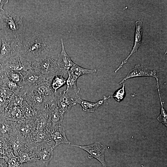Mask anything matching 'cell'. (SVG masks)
I'll list each match as a JSON object with an SVG mask.
<instances>
[{"label":"cell","instance_id":"1","mask_svg":"<svg viewBox=\"0 0 167 167\" xmlns=\"http://www.w3.org/2000/svg\"><path fill=\"white\" fill-rule=\"evenodd\" d=\"M21 42L19 55L29 62L41 59L52 49L49 42L45 37L38 33L32 34L21 40Z\"/></svg>","mask_w":167,"mask_h":167},{"label":"cell","instance_id":"2","mask_svg":"<svg viewBox=\"0 0 167 167\" xmlns=\"http://www.w3.org/2000/svg\"><path fill=\"white\" fill-rule=\"evenodd\" d=\"M0 30L5 34L18 37L23 36L25 32L23 22V16L11 11L0 12Z\"/></svg>","mask_w":167,"mask_h":167},{"label":"cell","instance_id":"3","mask_svg":"<svg viewBox=\"0 0 167 167\" xmlns=\"http://www.w3.org/2000/svg\"><path fill=\"white\" fill-rule=\"evenodd\" d=\"M58 55L51 49L42 58L30 62L32 69L43 74L48 81H51L55 76L58 75Z\"/></svg>","mask_w":167,"mask_h":167},{"label":"cell","instance_id":"4","mask_svg":"<svg viewBox=\"0 0 167 167\" xmlns=\"http://www.w3.org/2000/svg\"><path fill=\"white\" fill-rule=\"evenodd\" d=\"M0 65L10 58L19 55L21 40L15 36L5 34L1 38Z\"/></svg>","mask_w":167,"mask_h":167},{"label":"cell","instance_id":"5","mask_svg":"<svg viewBox=\"0 0 167 167\" xmlns=\"http://www.w3.org/2000/svg\"><path fill=\"white\" fill-rule=\"evenodd\" d=\"M52 139L37 144L34 150L36 163L41 167H48L54 155V144Z\"/></svg>","mask_w":167,"mask_h":167},{"label":"cell","instance_id":"6","mask_svg":"<svg viewBox=\"0 0 167 167\" xmlns=\"http://www.w3.org/2000/svg\"><path fill=\"white\" fill-rule=\"evenodd\" d=\"M96 69H88L83 68L74 63L68 71V77L66 79V91L67 93L74 92L77 95L80 91V88L76 85L77 79L81 76L96 72Z\"/></svg>","mask_w":167,"mask_h":167},{"label":"cell","instance_id":"7","mask_svg":"<svg viewBox=\"0 0 167 167\" xmlns=\"http://www.w3.org/2000/svg\"><path fill=\"white\" fill-rule=\"evenodd\" d=\"M2 70H9L23 73L32 70L29 62L19 55L11 58L0 65Z\"/></svg>","mask_w":167,"mask_h":167},{"label":"cell","instance_id":"8","mask_svg":"<svg viewBox=\"0 0 167 167\" xmlns=\"http://www.w3.org/2000/svg\"><path fill=\"white\" fill-rule=\"evenodd\" d=\"M70 145L79 147L87 152L89 155V159L95 158L104 167H107L104 158L105 148L100 142H96L92 144L87 146H80L73 144Z\"/></svg>","mask_w":167,"mask_h":167},{"label":"cell","instance_id":"9","mask_svg":"<svg viewBox=\"0 0 167 167\" xmlns=\"http://www.w3.org/2000/svg\"><path fill=\"white\" fill-rule=\"evenodd\" d=\"M62 50L58 54L57 64L59 75H66L71 66L75 63L66 53L64 47L63 39H60Z\"/></svg>","mask_w":167,"mask_h":167},{"label":"cell","instance_id":"10","mask_svg":"<svg viewBox=\"0 0 167 167\" xmlns=\"http://www.w3.org/2000/svg\"><path fill=\"white\" fill-rule=\"evenodd\" d=\"M51 81H47L31 87L35 92L43 96L51 103L56 102V93L51 86Z\"/></svg>","mask_w":167,"mask_h":167},{"label":"cell","instance_id":"11","mask_svg":"<svg viewBox=\"0 0 167 167\" xmlns=\"http://www.w3.org/2000/svg\"><path fill=\"white\" fill-rule=\"evenodd\" d=\"M49 113L44 112L38 113L34 121L36 131L50 135L52 125L49 118Z\"/></svg>","mask_w":167,"mask_h":167},{"label":"cell","instance_id":"12","mask_svg":"<svg viewBox=\"0 0 167 167\" xmlns=\"http://www.w3.org/2000/svg\"><path fill=\"white\" fill-rule=\"evenodd\" d=\"M24 76V85L30 87L37 85L48 81L43 74L33 70H28L22 73Z\"/></svg>","mask_w":167,"mask_h":167},{"label":"cell","instance_id":"13","mask_svg":"<svg viewBox=\"0 0 167 167\" xmlns=\"http://www.w3.org/2000/svg\"><path fill=\"white\" fill-rule=\"evenodd\" d=\"M18 133L16 122L0 118V136L10 140Z\"/></svg>","mask_w":167,"mask_h":167},{"label":"cell","instance_id":"14","mask_svg":"<svg viewBox=\"0 0 167 167\" xmlns=\"http://www.w3.org/2000/svg\"><path fill=\"white\" fill-rule=\"evenodd\" d=\"M140 76H151L156 79L157 78L155 70L151 71L139 64L136 65L135 67L128 72L127 75L118 83V85L123 83L126 80L132 78Z\"/></svg>","mask_w":167,"mask_h":167},{"label":"cell","instance_id":"15","mask_svg":"<svg viewBox=\"0 0 167 167\" xmlns=\"http://www.w3.org/2000/svg\"><path fill=\"white\" fill-rule=\"evenodd\" d=\"M135 42L134 46L128 56L124 61L122 62L118 67L114 71L116 73L126 63L129 58L135 53L136 52L142 43L143 34L142 22L138 20L135 22Z\"/></svg>","mask_w":167,"mask_h":167},{"label":"cell","instance_id":"16","mask_svg":"<svg viewBox=\"0 0 167 167\" xmlns=\"http://www.w3.org/2000/svg\"><path fill=\"white\" fill-rule=\"evenodd\" d=\"M56 103L59 108L64 113L76 104L75 100L69 96L66 90L56 93Z\"/></svg>","mask_w":167,"mask_h":167},{"label":"cell","instance_id":"17","mask_svg":"<svg viewBox=\"0 0 167 167\" xmlns=\"http://www.w3.org/2000/svg\"><path fill=\"white\" fill-rule=\"evenodd\" d=\"M50 135L54 142V148L62 143L71 144L66 137L64 127L62 125L52 126Z\"/></svg>","mask_w":167,"mask_h":167},{"label":"cell","instance_id":"18","mask_svg":"<svg viewBox=\"0 0 167 167\" xmlns=\"http://www.w3.org/2000/svg\"><path fill=\"white\" fill-rule=\"evenodd\" d=\"M76 96L75 99L76 103L80 105L84 111L92 113L94 112L100 106L108 104L107 100L111 97L110 96H104L102 99L93 103L82 100L78 95Z\"/></svg>","mask_w":167,"mask_h":167},{"label":"cell","instance_id":"19","mask_svg":"<svg viewBox=\"0 0 167 167\" xmlns=\"http://www.w3.org/2000/svg\"><path fill=\"white\" fill-rule=\"evenodd\" d=\"M16 127L20 134L26 138L35 130L34 121L23 119L16 122Z\"/></svg>","mask_w":167,"mask_h":167},{"label":"cell","instance_id":"20","mask_svg":"<svg viewBox=\"0 0 167 167\" xmlns=\"http://www.w3.org/2000/svg\"><path fill=\"white\" fill-rule=\"evenodd\" d=\"M56 102L52 104L50 107L49 118L52 126L62 125L65 114L59 108Z\"/></svg>","mask_w":167,"mask_h":167},{"label":"cell","instance_id":"21","mask_svg":"<svg viewBox=\"0 0 167 167\" xmlns=\"http://www.w3.org/2000/svg\"><path fill=\"white\" fill-rule=\"evenodd\" d=\"M0 155L2 157L10 158L15 156L10 141L7 139L0 136Z\"/></svg>","mask_w":167,"mask_h":167},{"label":"cell","instance_id":"22","mask_svg":"<svg viewBox=\"0 0 167 167\" xmlns=\"http://www.w3.org/2000/svg\"><path fill=\"white\" fill-rule=\"evenodd\" d=\"M1 74L4 75L11 81L23 87L24 76L20 72L9 70H2Z\"/></svg>","mask_w":167,"mask_h":167},{"label":"cell","instance_id":"23","mask_svg":"<svg viewBox=\"0 0 167 167\" xmlns=\"http://www.w3.org/2000/svg\"><path fill=\"white\" fill-rule=\"evenodd\" d=\"M20 108L24 119L33 121L36 120L38 111L33 109L26 101L23 103Z\"/></svg>","mask_w":167,"mask_h":167},{"label":"cell","instance_id":"24","mask_svg":"<svg viewBox=\"0 0 167 167\" xmlns=\"http://www.w3.org/2000/svg\"><path fill=\"white\" fill-rule=\"evenodd\" d=\"M1 75L2 85L13 93L19 94L23 87L11 81L4 75L1 74Z\"/></svg>","mask_w":167,"mask_h":167},{"label":"cell","instance_id":"25","mask_svg":"<svg viewBox=\"0 0 167 167\" xmlns=\"http://www.w3.org/2000/svg\"><path fill=\"white\" fill-rule=\"evenodd\" d=\"M18 157L23 163H36V157L33 151L31 152L20 151Z\"/></svg>","mask_w":167,"mask_h":167},{"label":"cell","instance_id":"26","mask_svg":"<svg viewBox=\"0 0 167 167\" xmlns=\"http://www.w3.org/2000/svg\"><path fill=\"white\" fill-rule=\"evenodd\" d=\"M66 79L61 75H57L53 78L51 86L56 93L58 90L66 84Z\"/></svg>","mask_w":167,"mask_h":167},{"label":"cell","instance_id":"27","mask_svg":"<svg viewBox=\"0 0 167 167\" xmlns=\"http://www.w3.org/2000/svg\"><path fill=\"white\" fill-rule=\"evenodd\" d=\"M157 82V88L158 94L160 97V101L161 104V113L159 116L157 118V120L160 122H162L166 127L167 126V116L166 112L163 107L164 102L162 101L160 91L159 88V85L158 84V79H156Z\"/></svg>","mask_w":167,"mask_h":167},{"label":"cell","instance_id":"28","mask_svg":"<svg viewBox=\"0 0 167 167\" xmlns=\"http://www.w3.org/2000/svg\"><path fill=\"white\" fill-rule=\"evenodd\" d=\"M3 157L6 161L8 167H23V163L21 162L18 157L15 156L8 158Z\"/></svg>","mask_w":167,"mask_h":167},{"label":"cell","instance_id":"29","mask_svg":"<svg viewBox=\"0 0 167 167\" xmlns=\"http://www.w3.org/2000/svg\"><path fill=\"white\" fill-rule=\"evenodd\" d=\"M125 95V84L124 83L122 88L116 91L111 97H113L116 101L120 102L123 99Z\"/></svg>","mask_w":167,"mask_h":167},{"label":"cell","instance_id":"30","mask_svg":"<svg viewBox=\"0 0 167 167\" xmlns=\"http://www.w3.org/2000/svg\"><path fill=\"white\" fill-rule=\"evenodd\" d=\"M13 93L8 90L2 84H0V96L9 101Z\"/></svg>","mask_w":167,"mask_h":167},{"label":"cell","instance_id":"31","mask_svg":"<svg viewBox=\"0 0 167 167\" xmlns=\"http://www.w3.org/2000/svg\"><path fill=\"white\" fill-rule=\"evenodd\" d=\"M0 167H8L6 161L3 157L0 159Z\"/></svg>","mask_w":167,"mask_h":167},{"label":"cell","instance_id":"32","mask_svg":"<svg viewBox=\"0 0 167 167\" xmlns=\"http://www.w3.org/2000/svg\"><path fill=\"white\" fill-rule=\"evenodd\" d=\"M8 2V0H0V12L4 10L3 7L5 4L7 3Z\"/></svg>","mask_w":167,"mask_h":167},{"label":"cell","instance_id":"33","mask_svg":"<svg viewBox=\"0 0 167 167\" xmlns=\"http://www.w3.org/2000/svg\"><path fill=\"white\" fill-rule=\"evenodd\" d=\"M1 74V68L0 66V82L1 81H2Z\"/></svg>","mask_w":167,"mask_h":167},{"label":"cell","instance_id":"34","mask_svg":"<svg viewBox=\"0 0 167 167\" xmlns=\"http://www.w3.org/2000/svg\"><path fill=\"white\" fill-rule=\"evenodd\" d=\"M2 156H1V155H0V159L2 157Z\"/></svg>","mask_w":167,"mask_h":167},{"label":"cell","instance_id":"35","mask_svg":"<svg viewBox=\"0 0 167 167\" xmlns=\"http://www.w3.org/2000/svg\"></svg>","mask_w":167,"mask_h":167}]
</instances>
